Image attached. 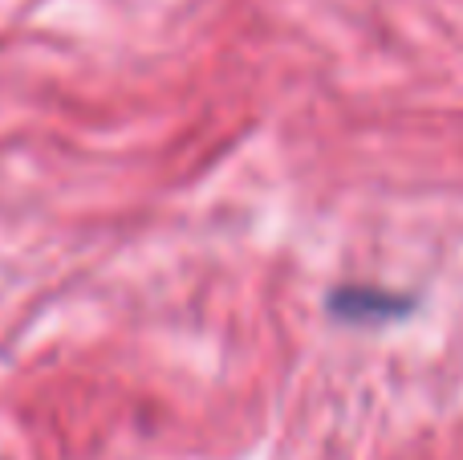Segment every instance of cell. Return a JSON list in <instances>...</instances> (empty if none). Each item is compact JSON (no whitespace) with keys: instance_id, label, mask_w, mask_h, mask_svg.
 <instances>
[{"instance_id":"obj_1","label":"cell","mask_w":463,"mask_h":460,"mask_svg":"<svg viewBox=\"0 0 463 460\" xmlns=\"http://www.w3.org/2000/svg\"><path fill=\"white\" fill-rule=\"evenodd\" d=\"M329 314L354 326H378V322H394V318L411 314V302L402 293L370 290V285H342V290L329 293Z\"/></svg>"}]
</instances>
